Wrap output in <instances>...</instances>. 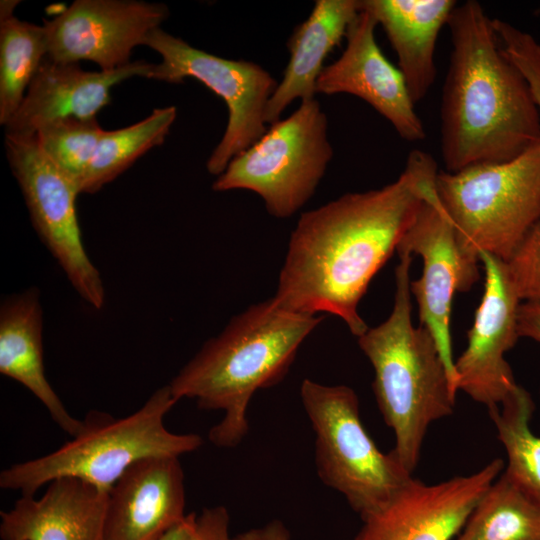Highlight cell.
Returning <instances> with one entry per match:
<instances>
[{
    "instance_id": "obj_24",
    "label": "cell",
    "mask_w": 540,
    "mask_h": 540,
    "mask_svg": "<svg viewBox=\"0 0 540 540\" xmlns=\"http://www.w3.org/2000/svg\"><path fill=\"white\" fill-rule=\"evenodd\" d=\"M453 540H540V507L502 473Z\"/></svg>"
},
{
    "instance_id": "obj_18",
    "label": "cell",
    "mask_w": 540,
    "mask_h": 540,
    "mask_svg": "<svg viewBox=\"0 0 540 540\" xmlns=\"http://www.w3.org/2000/svg\"><path fill=\"white\" fill-rule=\"evenodd\" d=\"M108 492L64 477L40 498L21 496L1 511L2 540H104Z\"/></svg>"
},
{
    "instance_id": "obj_27",
    "label": "cell",
    "mask_w": 540,
    "mask_h": 540,
    "mask_svg": "<svg viewBox=\"0 0 540 540\" xmlns=\"http://www.w3.org/2000/svg\"><path fill=\"white\" fill-rule=\"evenodd\" d=\"M503 51L528 82L540 114V44L510 23L492 19Z\"/></svg>"
},
{
    "instance_id": "obj_23",
    "label": "cell",
    "mask_w": 540,
    "mask_h": 540,
    "mask_svg": "<svg viewBox=\"0 0 540 540\" xmlns=\"http://www.w3.org/2000/svg\"><path fill=\"white\" fill-rule=\"evenodd\" d=\"M176 116L175 106L155 108L149 116L135 124L116 130H104L79 183V193L99 191L147 151L162 145Z\"/></svg>"
},
{
    "instance_id": "obj_16",
    "label": "cell",
    "mask_w": 540,
    "mask_h": 540,
    "mask_svg": "<svg viewBox=\"0 0 540 540\" xmlns=\"http://www.w3.org/2000/svg\"><path fill=\"white\" fill-rule=\"evenodd\" d=\"M184 510L179 457L141 459L108 492L104 540H159L185 519Z\"/></svg>"
},
{
    "instance_id": "obj_8",
    "label": "cell",
    "mask_w": 540,
    "mask_h": 540,
    "mask_svg": "<svg viewBox=\"0 0 540 540\" xmlns=\"http://www.w3.org/2000/svg\"><path fill=\"white\" fill-rule=\"evenodd\" d=\"M332 157L327 116L315 98L304 100L235 156L212 189L250 190L264 200L269 214L287 218L313 196Z\"/></svg>"
},
{
    "instance_id": "obj_30",
    "label": "cell",
    "mask_w": 540,
    "mask_h": 540,
    "mask_svg": "<svg viewBox=\"0 0 540 540\" xmlns=\"http://www.w3.org/2000/svg\"><path fill=\"white\" fill-rule=\"evenodd\" d=\"M517 329L519 337L540 343V300L521 302L518 309Z\"/></svg>"
},
{
    "instance_id": "obj_6",
    "label": "cell",
    "mask_w": 540,
    "mask_h": 540,
    "mask_svg": "<svg viewBox=\"0 0 540 540\" xmlns=\"http://www.w3.org/2000/svg\"><path fill=\"white\" fill-rule=\"evenodd\" d=\"M435 189L463 246L507 262L540 218V145L508 162L438 171Z\"/></svg>"
},
{
    "instance_id": "obj_29",
    "label": "cell",
    "mask_w": 540,
    "mask_h": 540,
    "mask_svg": "<svg viewBox=\"0 0 540 540\" xmlns=\"http://www.w3.org/2000/svg\"><path fill=\"white\" fill-rule=\"evenodd\" d=\"M191 540H233L228 510L221 505L203 509Z\"/></svg>"
},
{
    "instance_id": "obj_12",
    "label": "cell",
    "mask_w": 540,
    "mask_h": 540,
    "mask_svg": "<svg viewBox=\"0 0 540 540\" xmlns=\"http://www.w3.org/2000/svg\"><path fill=\"white\" fill-rule=\"evenodd\" d=\"M163 3L141 0H76L52 20H43L47 57L61 63H96L103 71L122 68L132 50L168 18Z\"/></svg>"
},
{
    "instance_id": "obj_5",
    "label": "cell",
    "mask_w": 540,
    "mask_h": 540,
    "mask_svg": "<svg viewBox=\"0 0 540 540\" xmlns=\"http://www.w3.org/2000/svg\"><path fill=\"white\" fill-rule=\"evenodd\" d=\"M177 403L169 385L157 389L136 412L120 419L92 411L81 431L47 455L16 463L0 474V487L33 496L44 484L71 477L109 492L135 462L153 456L180 457L203 443L198 434H177L164 417Z\"/></svg>"
},
{
    "instance_id": "obj_2",
    "label": "cell",
    "mask_w": 540,
    "mask_h": 540,
    "mask_svg": "<svg viewBox=\"0 0 540 540\" xmlns=\"http://www.w3.org/2000/svg\"><path fill=\"white\" fill-rule=\"evenodd\" d=\"M447 25L452 51L441 104V149L448 172L508 162L540 145V114L530 86L507 57L492 19L473 0Z\"/></svg>"
},
{
    "instance_id": "obj_3",
    "label": "cell",
    "mask_w": 540,
    "mask_h": 540,
    "mask_svg": "<svg viewBox=\"0 0 540 540\" xmlns=\"http://www.w3.org/2000/svg\"><path fill=\"white\" fill-rule=\"evenodd\" d=\"M322 317L284 309L273 298L234 316L206 341L168 384L174 398L194 399L204 410L223 411L209 433L219 448H233L249 431L247 409L255 392L278 384Z\"/></svg>"
},
{
    "instance_id": "obj_13",
    "label": "cell",
    "mask_w": 540,
    "mask_h": 540,
    "mask_svg": "<svg viewBox=\"0 0 540 540\" xmlns=\"http://www.w3.org/2000/svg\"><path fill=\"white\" fill-rule=\"evenodd\" d=\"M504 467L497 458L472 474L435 484L412 476L384 505L361 518L353 540H453Z\"/></svg>"
},
{
    "instance_id": "obj_19",
    "label": "cell",
    "mask_w": 540,
    "mask_h": 540,
    "mask_svg": "<svg viewBox=\"0 0 540 540\" xmlns=\"http://www.w3.org/2000/svg\"><path fill=\"white\" fill-rule=\"evenodd\" d=\"M43 311L36 288L8 296L0 307V373L26 387L71 437L83 427L65 408L45 375Z\"/></svg>"
},
{
    "instance_id": "obj_10",
    "label": "cell",
    "mask_w": 540,
    "mask_h": 540,
    "mask_svg": "<svg viewBox=\"0 0 540 540\" xmlns=\"http://www.w3.org/2000/svg\"><path fill=\"white\" fill-rule=\"evenodd\" d=\"M4 143L36 232L79 296L102 309L104 284L82 241L76 183L45 155L34 135L5 134Z\"/></svg>"
},
{
    "instance_id": "obj_31",
    "label": "cell",
    "mask_w": 540,
    "mask_h": 540,
    "mask_svg": "<svg viewBox=\"0 0 540 540\" xmlns=\"http://www.w3.org/2000/svg\"><path fill=\"white\" fill-rule=\"evenodd\" d=\"M233 540H290V533L280 520L250 529L233 537Z\"/></svg>"
},
{
    "instance_id": "obj_1",
    "label": "cell",
    "mask_w": 540,
    "mask_h": 540,
    "mask_svg": "<svg viewBox=\"0 0 540 540\" xmlns=\"http://www.w3.org/2000/svg\"><path fill=\"white\" fill-rule=\"evenodd\" d=\"M438 173L433 157L412 151L392 183L348 193L304 212L290 237L273 300L280 307L344 321L359 337L369 327L359 303L416 217Z\"/></svg>"
},
{
    "instance_id": "obj_7",
    "label": "cell",
    "mask_w": 540,
    "mask_h": 540,
    "mask_svg": "<svg viewBox=\"0 0 540 540\" xmlns=\"http://www.w3.org/2000/svg\"><path fill=\"white\" fill-rule=\"evenodd\" d=\"M300 396L315 434L317 474L361 518L384 505L412 477L392 450L383 453L369 436L352 388L304 379Z\"/></svg>"
},
{
    "instance_id": "obj_15",
    "label": "cell",
    "mask_w": 540,
    "mask_h": 540,
    "mask_svg": "<svg viewBox=\"0 0 540 540\" xmlns=\"http://www.w3.org/2000/svg\"><path fill=\"white\" fill-rule=\"evenodd\" d=\"M377 25L372 13L359 3V12L346 33L345 49L323 68L316 81V94L357 96L385 117L404 140L421 141L426 136L423 123L402 73L376 42Z\"/></svg>"
},
{
    "instance_id": "obj_22",
    "label": "cell",
    "mask_w": 540,
    "mask_h": 540,
    "mask_svg": "<svg viewBox=\"0 0 540 540\" xmlns=\"http://www.w3.org/2000/svg\"><path fill=\"white\" fill-rule=\"evenodd\" d=\"M534 410L530 393L518 385L488 413L507 454L503 475L540 507V436L530 429Z\"/></svg>"
},
{
    "instance_id": "obj_9",
    "label": "cell",
    "mask_w": 540,
    "mask_h": 540,
    "mask_svg": "<svg viewBox=\"0 0 540 540\" xmlns=\"http://www.w3.org/2000/svg\"><path fill=\"white\" fill-rule=\"evenodd\" d=\"M145 46L161 56L148 78L170 84L193 78L218 95L228 109L224 134L209 156L206 168L219 176L229 162L267 130L265 110L278 83L260 65L226 59L195 48L161 27L152 30Z\"/></svg>"
},
{
    "instance_id": "obj_11",
    "label": "cell",
    "mask_w": 540,
    "mask_h": 540,
    "mask_svg": "<svg viewBox=\"0 0 540 540\" xmlns=\"http://www.w3.org/2000/svg\"><path fill=\"white\" fill-rule=\"evenodd\" d=\"M396 251L398 255L416 254L423 260L422 275L410 283L411 293L417 301L420 325L434 337L458 392L450 334L452 301L456 292H468L478 281L480 260L459 240L435 185L427 193Z\"/></svg>"
},
{
    "instance_id": "obj_25",
    "label": "cell",
    "mask_w": 540,
    "mask_h": 540,
    "mask_svg": "<svg viewBox=\"0 0 540 540\" xmlns=\"http://www.w3.org/2000/svg\"><path fill=\"white\" fill-rule=\"evenodd\" d=\"M48 53L43 25L0 16V124L6 125Z\"/></svg>"
},
{
    "instance_id": "obj_14",
    "label": "cell",
    "mask_w": 540,
    "mask_h": 540,
    "mask_svg": "<svg viewBox=\"0 0 540 540\" xmlns=\"http://www.w3.org/2000/svg\"><path fill=\"white\" fill-rule=\"evenodd\" d=\"M484 292L468 331L465 350L454 361L457 390L487 409L500 405L518 386L505 354L518 340L521 300L510 280L506 262L481 252Z\"/></svg>"
},
{
    "instance_id": "obj_28",
    "label": "cell",
    "mask_w": 540,
    "mask_h": 540,
    "mask_svg": "<svg viewBox=\"0 0 540 540\" xmlns=\"http://www.w3.org/2000/svg\"><path fill=\"white\" fill-rule=\"evenodd\" d=\"M506 266L520 300H540V218L506 262Z\"/></svg>"
},
{
    "instance_id": "obj_4",
    "label": "cell",
    "mask_w": 540,
    "mask_h": 540,
    "mask_svg": "<svg viewBox=\"0 0 540 540\" xmlns=\"http://www.w3.org/2000/svg\"><path fill=\"white\" fill-rule=\"evenodd\" d=\"M399 258L391 314L357 339L374 370L378 408L395 435L392 452L412 474L430 425L453 413L457 391L434 337L425 326L412 323V255Z\"/></svg>"
},
{
    "instance_id": "obj_17",
    "label": "cell",
    "mask_w": 540,
    "mask_h": 540,
    "mask_svg": "<svg viewBox=\"0 0 540 540\" xmlns=\"http://www.w3.org/2000/svg\"><path fill=\"white\" fill-rule=\"evenodd\" d=\"M153 63L133 61L113 71H86L79 63H61L47 56L8 123L5 134L30 136L60 118H96L110 103L111 88L133 76L148 78Z\"/></svg>"
},
{
    "instance_id": "obj_20",
    "label": "cell",
    "mask_w": 540,
    "mask_h": 540,
    "mask_svg": "<svg viewBox=\"0 0 540 540\" xmlns=\"http://www.w3.org/2000/svg\"><path fill=\"white\" fill-rule=\"evenodd\" d=\"M359 12V0H316L310 15L287 41L289 61L265 110L266 124L280 119L296 99H314L316 81L325 59L346 37Z\"/></svg>"
},
{
    "instance_id": "obj_26",
    "label": "cell",
    "mask_w": 540,
    "mask_h": 540,
    "mask_svg": "<svg viewBox=\"0 0 540 540\" xmlns=\"http://www.w3.org/2000/svg\"><path fill=\"white\" fill-rule=\"evenodd\" d=\"M103 131L96 118L67 117L41 126L34 136L45 155L78 187Z\"/></svg>"
},
{
    "instance_id": "obj_32",
    "label": "cell",
    "mask_w": 540,
    "mask_h": 540,
    "mask_svg": "<svg viewBox=\"0 0 540 540\" xmlns=\"http://www.w3.org/2000/svg\"><path fill=\"white\" fill-rule=\"evenodd\" d=\"M197 515L192 512L177 526L169 530L159 540H191L195 531Z\"/></svg>"
},
{
    "instance_id": "obj_21",
    "label": "cell",
    "mask_w": 540,
    "mask_h": 540,
    "mask_svg": "<svg viewBox=\"0 0 540 540\" xmlns=\"http://www.w3.org/2000/svg\"><path fill=\"white\" fill-rule=\"evenodd\" d=\"M381 25L393 47L414 104L434 83V54L442 27L457 5L453 0H359Z\"/></svg>"
}]
</instances>
